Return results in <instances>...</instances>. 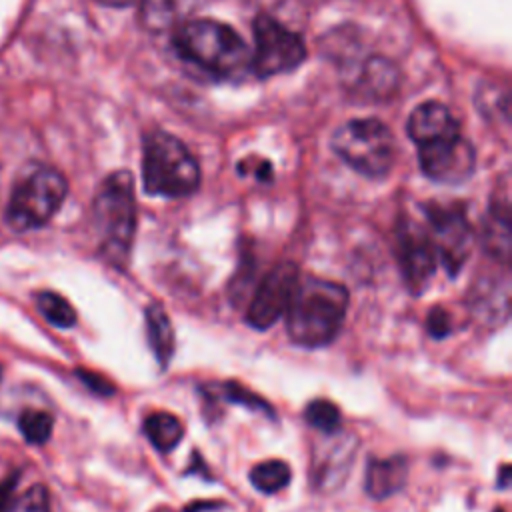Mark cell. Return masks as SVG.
<instances>
[{
    "label": "cell",
    "mask_w": 512,
    "mask_h": 512,
    "mask_svg": "<svg viewBox=\"0 0 512 512\" xmlns=\"http://www.w3.org/2000/svg\"><path fill=\"white\" fill-rule=\"evenodd\" d=\"M348 302V290L338 282L314 276L298 280L284 312L290 340L304 348L330 344L344 324Z\"/></svg>",
    "instance_id": "obj_1"
},
{
    "label": "cell",
    "mask_w": 512,
    "mask_h": 512,
    "mask_svg": "<svg viewBox=\"0 0 512 512\" xmlns=\"http://www.w3.org/2000/svg\"><path fill=\"white\" fill-rule=\"evenodd\" d=\"M172 48L184 62L220 80L238 78L250 68L246 42L218 20H184L174 28Z\"/></svg>",
    "instance_id": "obj_2"
},
{
    "label": "cell",
    "mask_w": 512,
    "mask_h": 512,
    "mask_svg": "<svg viewBox=\"0 0 512 512\" xmlns=\"http://www.w3.org/2000/svg\"><path fill=\"white\" fill-rule=\"evenodd\" d=\"M92 222L102 258L110 266H126L136 232V196L130 172L118 170L100 184L92 202Z\"/></svg>",
    "instance_id": "obj_3"
},
{
    "label": "cell",
    "mask_w": 512,
    "mask_h": 512,
    "mask_svg": "<svg viewBox=\"0 0 512 512\" xmlns=\"http://www.w3.org/2000/svg\"><path fill=\"white\" fill-rule=\"evenodd\" d=\"M142 184L150 196L184 198L196 192L200 166L180 138L154 130L142 144Z\"/></svg>",
    "instance_id": "obj_4"
},
{
    "label": "cell",
    "mask_w": 512,
    "mask_h": 512,
    "mask_svg": "<svg viewBox=\"0 0 512 512\" xmlns=\"http://www.w3.org/2000/svg\"><path fill=\"white\" fill-rule=\"evenodd\" d=\"M68 194L66 178L52 166L28 170L12 188L6 222L16 232H28L44 226L62 206Z\"/></svg>",
    "instance_id": "obj_5"
},
{
    "label": "cell",
    "mask_w": 512,
    "mask_h": 512,
    "mask_svg": "<svg viewBox=\"0 0 512 512\" xmlns=\"http://www.w3.org/2000/svg\"><path fill=\"white\" fill-rule=\"evenodd\" d=\"M332 150L368 178L386 176L396 158L394 136L376 118H354L338 126L332 134Z\"/></svg>",
    "instance_id": "obj_6"
},
{
    "label": "cell",
    "mask_w": 512,
    "mask_h": 512,
    "mask_svg": "<svg viewBox=\"0 0 512 512\" xmlns=\"http://www.w3.org/2000/svg\"><path fill=\"white\" fill-rule=\"evenodd\" d=\"M252 38L250 70L260 78L290 72L306 58L304 40L274 16H256L252 22Z\"/></svg>",
    "instance_id": "obj_7"
},
{
    "label": "cell",
    "mask_w": 512,
    "mask_h": 512,
    "mask_svg": "<svg viewBox=\"0 0 512 512\" xmlns=\"http://www.w3.org/2000/svg\"><path fill=\"white\" fill-rule=\"evenodd\" d=\"M424 214L430 226V238L436 248V256L450 276H456L468 260L472 248V230L466 214L460 206L426 204Z\"/></svg>",
    "instance_id": "obj_8"
},
{
    "label": "cell",
    "mask_w": 512,
    "mask_h": 512,
    "mask_svg": "<svg viewBox=\"0 0 512 512\" xmlns=\"http://www.w3.org/2000/svg\"><path fill=\"white\" fill-rule=\"evenodd\" d=\"M418 158L422 172L440 184H460L476 168V152L460 132L418 144Z\"/></svg>",
    "instance_id": "obj_9"
},
{
    "label": "cell",
    "mask_w": 512,
    "mask_h": 512,
    "mask_svg": "<svg viewBox=\"0 0 512 512\" xmlns=\"http://www.w3.org/2000/svg\"><path fill=\"white\" fill-rule=\"evenodd\" d=\"M300 270L294 262H282L276 264L258 284L248 312L246 320L256 330L270 328L288 308L290 298L298 286Z\"/></svg>",
    "instance_id": "obj_10"
},
{
    "label": "cell",
    "mask_w": 512,
    "mask_h": 512,
    "mask_svg": "<svg viewBox=\"0 0 512 512\" xmlns=\"http://www.w3.org/2000/svg\"><path fill=\"white\" fill-rule=\"evenodd\" d=\"M396 258L406 286L412 294H420L436 270V248L428 230L402 220L396 230Z\"/></svg>",
    "instance_id": "obj_11"
},
{
    "label": "cell",
    "mask_w": 512,
    "mask_h": 512,
    "mask_svg": "<svg viewBox=\"0 0 512 512\" xmlns=\"http://www.w3.org/2000/svg\"><path fill=\"white\" fill-rule=\"evenodd\" d=\"M406 132L412 142L424 144L448 134L460 132L458 120L454 114L440 102H422L416 106L408 118Z\"/></svg>",
    "instance_id": "obj_12"
},
{
    "label": "cell",
    "mask_w": 512,
    "mask_h": 512,
    "mask_svg": "<svg viewBox=\"0 0 512 512\" xmlns=\"http://www.w3.org/2000/svg\"><path fill=\"white\" fill-rule=\"evenodd\" d=\"M408 480V460L402 454L390 458H372L366 466V492L376 498H388L404 488Z\"/></svg>",
    "instance_id": "obj_13"
},
{
    "label": "cell",
    "mask_w": 512,
    "mask_h": 512,
    "mask_svg": "<svg viewBox=\"0 0 512 512\" xmlns=\"http://www.w3.org/2000/svg\"><path fill=\"white\" fill-rule=\"evenodd\" d=\"M198 0H140L142 24L152 32L174 30L188 20Z\"/></svg>",
    "instance_id": "obj_14"
},
{
    "label": "cell",
    "mask_w": 512,
    "mask_h": 512,
    "mask_svg": "<svg viewBox=\"0 0 512 512\" xmlns=\"http://www.w3.org/2000/svg\"><path fill=\"white\" fill-rule=\"evenodd\" d=\"M484 246L486 250L500 260L508 262L510 256V210L508 202L500 200L490 206L486 226H484Z\"/></svg>",
    "instance_id": "obj_15"
},
{
    "label": "cell",
    "mask_w": 512,
    "mask_h": 512,
    "mask_svg": "<svg viewBox=\"0 0 512 512\" xmlns=\"http://www.w3.org/2000/svg\"><path fill=\"white\" fill-rule=\"evenodd\" d=\"M144 318H146V332H148L150 348H152L158 364L164 368L174 354L172 322L160 304H150L144 312Z\"/></svg>",
    "instance_id": "obj_16"
},
{
    "label": "cell",
    "mask_w": 512,
    "mask_h": 512,
    "mask_svg": "<svg viewBox=\"0 0 512 512\" xmlns=\"http://www.w3.org/2000/svg\"><path fill=\"white\" fill-rule=\"evenodd\" d=\"M142 430L152 446L160 452H170L184 436L182 420L170 412H152L144 418Z\"/></svg>",
    "instance_id": "obj_17"
},
{
    "label": "cell",
    "mask_w": 512,
    "mask_h": 512,
    "mask_svg": "<svg viewBox=\"0 0 512 512\" xmlns=\"http://www.w3.org/2000/svg\"><path fill=\"white\" fill-rule=\"evenodd\" d=\"M396 86H398V72L384 58H372L370 62H366L358 80V88L370 98L388 96L396 90Z\"/></svg>",
    "instance_id": "obj_18"
},
{
    "label": "cell",
    "mask_w": 512,
    "mask_h": 512,
    "mask_svg": "<svg viewBox=\"0 0 512 512\" xmlns=\"http://www.w3.org/2000/svg\"><path fill=\"white\" fill-rule=\"evenodd\" d=\"M292 478V472L282 460H264L250 470V482L264 494L280 492Z\"/></svg>",
    "instance_id": "obj_19"
},
{
    "label": "cell",
    "mask_w": 512,
    "mask_h": 512,
    "mask_svg": "<svg viewBox=\"0 0 512 512\" xmlns=\"http://www.w3.org/2000/svg\"><path fill=\"white\" fill-rule=\"evenodd\" d=\"M204 396L208 398H220V400H228L234 404H242L248 406L250 410H262L268 416L274 414V410L270 408V404L266 400H262L258 394L250 392L248 388L240 386L238 382H220V384H210L204 386Z\"/></svg>",
    "instance_id": "obj_20"
},
{
    "label": "cell",
    "mask_w": 512,
    "mask_h": 512,
    "mask_svg": "<svg viewBox=\"0 0 512 512\" xmlns=\"http://www.w3.org/2000/svg\"><path fill=\"white\" fill-rule=\"evenodd\" d=\"M36 306L40 310V314L54 326L58 328H70L76 324V310L72 308V304L60 296L58 292H50L44 290L36 296Z\"/></svg>",
    "instance_id": "obj_21"
},
{
    "label": "cell",
    "mask_w": 512,
    "mask_h": 512,
    "mask_svg": "<svg viewBox=\"0 0 512 512\" xmlns=\"http://www.w3.org/2000/svg\"><path fill=\"white\" fill-rule=\"evenodd\" d=\"M54 420L44 410H24L18 418V430L30 444H44L52 434Z\"/></svg>",
    "instance_id": "obj_22"
},
{
    "label": "cell",
    "mask_w": 512,
    "mask_h": 512,
    "mask_svg": "<svg viewBox=\"0 0 512 512\" xmlns=\"http://www.w3.org/2000/svg\"><path fill=\"white\" fill-rule=\"evenodd\" d=\"M304 418L312 428H316L324 434H332L340 428V410H338V406L330 400H324V398L312 400L304 410Z\"/></svg>",
    "instance_id": "obj_23"
},
{
    "label": "cell",
    "mask_w": 512,
    "mask_h": 512,
    "mask_svg": "<svg viewBox=\"0 0 512 512\" xmlns=\"http://www.w3.org/2000/svg\"><path fill=\"white\" fill-rule=\"evenodd\" d=\"M426 330L432 338H444L450 334L452 330V320L448 310H444L442 306H434L430 308L428 316H426Z\"/></svg>",
    "instance_id": "obj_24"
},
{
    "label": "cell",
    "mask_w": 512,
    "mask_h": 512,
    "mask_svg": "<svg viewBox=\"0 0 512 512\" xmlns=\"http://www.w3.org/2000/svg\"><path fill=\"white\" fill-rule=\"evenodd\" d=\"M18 512H48V494L44 486L30 488L18 504Z\"/></svg>",
    "instance_id": "obj_25"
},
{
    "label": "cell",
    "mask_w": 512,
    "mask_h": 512,
    "mask_svg": "<svg viewBox=\"0 0 512 512\" xmlns=\"http://www.w3.org/2000/svg\"><path fill=\"white\" fill-rule=\"evenodd\" d=\"M78 378L96 394H102V396H110L114 394V384L108 382L104 376L100 374H94V372H88V370H78Z\"/></svg>",
    "instance_id": "obj_26"
},
{
    "label": "cell",
    "mask_w": 512,
    "mask_h": 512,
    "mask_svg": "<svg viewBox=\"0 0 512 512\" xmlns=\"http://www.w3.org/2000/svg\"><path fill=\"white\" fill-rule=\"evenodd\" d=\"M18 482V474L6 478L0 484V512H12L14 508V488Z\"/></svg>",
    "instance_id": "obj_27"
},
{
    "label": "cell",
    "mask_w": 512,
    "mask_h": 512,
    "mask_svg": "<svg viewBox=\"0 0 512 512\" xmlns=\"http://www.w3.org/2000/svg\"><path fill=\"white\" fill-rule=\"evenodd\" d=\"M508 482H510V466L508 464H504L502 468H500V478H498V488L500 490H504L506 486H508Z\"/></svg>",
    "instance_id": "obj_28"
},
{
    "label": "cell",
    "mask_w": 512,
    "mask_h": 512,
    "mask_svg": "<svg viewBox=\"0 0 512 512\" xmlns=\"http://www.w3.org/2000/svg\"><path fill=\"white\" fill-rule=\"evenodd\" d=\"M98 4L102 6H112V8H122V6H128L132 0H96Z\"/></svg>",
    "instance_id": "obj_29"
},
{
    "label": "cell",
    "mask_w": 512,
    "mask_h": 512,
    "mask_svg": "<svg viewBox=\"0 0 512 512\" xmlns=\"http://www.w3.org/2000/svg\"><path fill=\"white\" fill-rule=\"evenodd\" d=\"M496 512H506V510H502V508H496Z\"/></svg>",
    "instance_id": "obj_30"
},
{
    "label": "cell",
    "mask_w": 512,
    "mask_h": 512,
    "mask_svg": "<svg viewBox=\"0 0 512 512\" xmlns=\"http://www.w3.org/2000/svg\"><path fill=\"white\" fill-rule=\"evenodd\" d=\"M0 380H2V366H0Z\"/></svg>",
    "instance_id": "obj_31"
}]
</instances>
